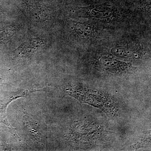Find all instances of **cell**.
Segmentation results:
<instances>
[{
	"label": "cell",
	"instance_id": "6da1fadb",
	"mask_svg": "<svg viewBox=\"0 0 151 151\" xmlns=\"http://www.w3.org/2000/svg\"><path fill=\"white\" fill-rule=\"evenodd\" d=\"M101 64L105 69L114 71H120L124 69L122 63L111 58H103L101 59Z\"/></svg>",
	"mask_w": 151,
	"mask_h": 151
},
{
	"label": "cell",
	"instance_id": "7a4b0ae2",
	"mask_svg": "<svg viewBox=\"0 0 151 151\" xmlns=\"http://www.w3.org/2000/svg\"><path fill=\"white\" fill-rule=\"evenodd\" d=\"M112 51L115 55L124 58L130 57L132 54V51L129 49L124 48H114Z\"/></svg>",
	"mask_w": 151,
	"mask_h": 151
}]
</instances>
